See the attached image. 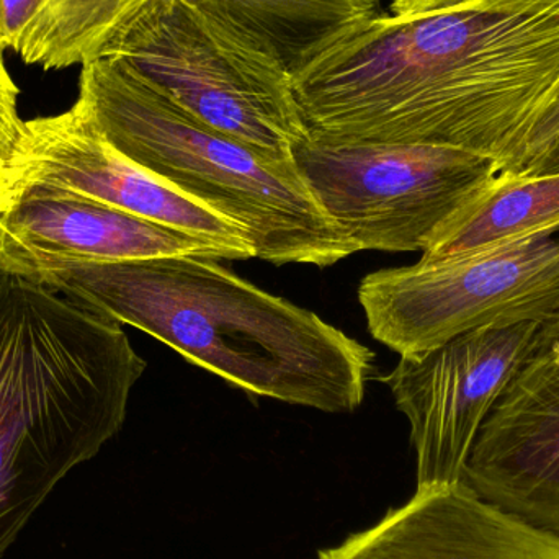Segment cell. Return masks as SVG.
Returning a JSON list of instances; mask_svg holds the SVG:
<instances>
[{"instance_id":"1","label":"cell","mask_w":559,"mask_h":559,"mask_svg":"<svg viewBox=\"0 0 559 559\" xmlns=\"http://www.w3.org/2000/svg\"><path fill=\"white\" fill-rule=\"evenodd\" d=\"M292 84L309 136L459 147L501 169L557 91L559 0H483L406 22L381 12Z\"/></svg>"},{"instance_id":"2","label":"cell","mask_w":559,"mask_h":559,"mask_svg":"<svg viewBox=\"0 0 559 559\" xmlns=\"http://www.w3.org/2000/svg\"><path fill=\"white\" fill-rule=\"evenodd\" d=\"M205 255L78 264L33 282L133 325L254 396L322 413L364 403L374 354Z\"/></svg>"},{"instance_id":"3","label":"cell","mask_w":559,"mask_h":559,"mask_svg":"<svg viewBox=\"0 0 559 559\" xmlns=\"http://www.w3.org/2000/svg\"><path fill=\"white\" fill-rule=\"evenodd\" d=\"M146 368L117 319L0 272V559L120 432Z\"/></svg>"},{"instance_id":"4","label":"cell","mask_w":559,"mask_h":559,"mask_svg":"<svg viewBox=\"0 0 559 559\" xmlns=\"http://www.w3.org/2000/svg\"><path fill=\"white\" fill-rule=\"evenodd\" d=\"M78 104L128 159L236 223L255 258L331 267L357 254L302 182L278 159L203 123L107 58L81 66Z\"/></svg>"},{"instance_id":"5","label":"cell","mask_w":559,"mask_h":559,"mask_svg":"<svg viewBox=\"0 0 559 559\" xmlns=\"http://www.w3.org/2000/svg\"><path fill=\"white\" fill-rule=\"evenodd\" d=\"M95 58L111 59L203 123L269 156L293 159V146L308 136L292 75L223 41L182 0H144Z\"/></svg>"},{"instance_id":"6","label":"cell","mask_w":559,"mask_h":559,"mask_svg":"<svg viewBox=\"0 0 559 559\" xmlns=\"http://www.w3.org/2000/svg\"><path fill=\"white\" fill-rule=\"evenodd\" d=\"M293 163L355 252H420L498 174L485 154L427 144L331 143L306 136Z\"/></svg>"},{"instance_id":"7","label":"cell","mask_w":559,"mask_h":559,"mask_svg":"<svg viewBox=\"0 0 559 559\" xmlns=\"http://www.w3.org/2000/svg\"><path fill=\"white\" fill-rule=\"evenodd\" d=\"M370 334L404 355L492 325L544 322L559 309V238L540 235L361 280Z\"/></svg>"},{"instance_id":"8","label":"cell","mask_w":559,"mask_h":559,"mask_svg":"<svg viewBox=\"0 0 559 559\" xmlns=\"http://www.w3.org/2000/svg\"><path fill=\"white\" fill-rule=\"evenodd\" d=\"M540 324L466 332L430 350L404 355L381 378L409 423L417 489L463 481L476 437L531 354Z\"/></svg>"},{"instance_id":"9","label":"cell","mask_w":559,"mask_h":559,"mask_svg":"<svg viewBox=\"0 0 559 559\" xmlns=\"http://www.w3.org/2000/svg\"><path fill=\"white\" fill-rule=\"evenodd\" d=\"M15 186L39 182L97 200L216 246L228 261L255 258L246 233L209 206L118 153L75 102L25 121Z\"/></svg>"},{"instance_id":"10","label":"cell","mask_w":559,"mask_h":559,"mask_svg":"<svg viewBox=\"0 0 559 559\" xmlns=\"http://www.w3.org/2000/svg\"><path fill=\"white\" fill-rule=\"evenodd\" d=\"M463 483L559 534V309L483 424Z\"/></svg>"},{"instance_id":"11","label":"cell","mask_w":559,"mask_h":559,"mask_svg":"<svg viewBox=\"0 0 559 559\" xmlns=\"http://www.w3.org/2000/svg\"><path fill=\"white\" fill-rule=\"evenodd\" d=\"M173 255L225 259L203 239L39 182L16 183L0 212V272L29 280L78 264Z\"/></svg>"},{"instance_id":"12","label":"cell","mask_w":559,"mask_h":559,"mask_svg":"<svg viewBox=\"0 0 559 559\" xmlns=\"http://www.w3.org/2000/svg\"><path fill=\"white\" fill-rule=\"evenodd\" d=\"M318 559H559V534L462 481L416 489L406 504L319 551Z\"/></svg>"},{"instance_id":"13","label":"cell","mask_w":559,"mask_h":559,"mask_svg":"<svg viewBox=\"0 0 559 559\" xmlns=\"http://www.w3.org/2000/svg\"><path fill=\"white\" fill-rule=\"evenodd\" d=\"M223 41L295 78L357 26L381 0H182Z\"/></svg>"},{"instance_id":"14","label":"cell","mask_w":559,"mask_h":559,"mask_svg":"<svg viewBox=\"0 0 559 559\" xmlns=\"http://www.w3.org/2000/svg\"><path fill=\"white\" fill-rule=\"evenodd\" d=\"M558 233L559 173H498L437 233L419 262L433 264Z\"/></svg>"},{"instance_id":"15","label":"cell","mask_w":559,"mask_h":559,"mask_svg":"<svg viewBox=\"0 0 559 559\" xmlns=\"http://www.w3.org/2000/svg\"><path fill=\"white\" fill-rule=\"evenodd\" d=\"M144 0H49L19 52L43 71L82 66L97 56L115 26Z\"/></svg>"},{"instance_id":"16","label":"cell","mask_w":559,"mask_h":559,"mask_svg":"<svg viewBox=\"0 0 559 559\" xmlns=\"http://www.w3.org/2000/svg\"><path fill=\"white\" fill-rule=\"evenodd\" d=\"M19 85L7 69L0 46V170L10 174L13 180L25 133V121L19 115Z\"/></svg>"},{"instance_id":"17","label":"cell","mask_w":559,"mask_h":559,"mask_svg":"<svg viewBox=\"0 0 559 559\" xmlns=\"http://www.w3.org/2000/svg\"><path fill=\"white\" fill-rule=\"evenodd\" d=\"M559 141V84L547 107L538 115L519 150L499 173L524 174Z\"/></svg>"},{"instance_id":"18","label":"cell","mask_w":559,"mask_h":559,"mask_svg":"<svg viewBox=\"0 0 559 559\" xmlns=\"http://www.w3.org/2000/svg\"><path fill=\"white\" fill-rule=\"evenodd\" d=\"M49 0H0V46L19 55Z\"/></svg>"},{"instance_id":"19","label":"cell","mask_w":559,"mask_h":559,"mask_svg":"<svg viewBox=\"0 0 559 559\" xmlns=\"http://www.w3.org/2000/svg\"><path fill=\"white\" fill-rule=\"evenodd\" d=\"M478 2L483 0H390L388 13L393 19L406 22V20H416L433 13L463 9Z\"/></svg>"},{"instance_id":"20","label":"cell","mask_w":559,"mask_h":559,"mask_svg":"<svg viewBox=\"0 0 559 559\" xmlns=\"http://www.w3.org/2000/svg\"><path fill=\"white\" fill-rule=\"evenodd\" d=\"M559 173V141L548 151L547 154L540 157L534 166L528 167L524 174L518 176H545V174Z\"/></svg>"},{"instance_id":"21","label":"cell","mask_w":559,"mask_h":559,"mask_svg":"<svg viewBox=\"0 0 559 559\" xmlns=\"http://www.w3.org/2000/svg\"><path fill=\"white\" fill-rule=\"evenodd\" d=\"M15 192L16 187L13 177L0 170V212H3L12 203Z\"/></svg>"}]
</instances>
